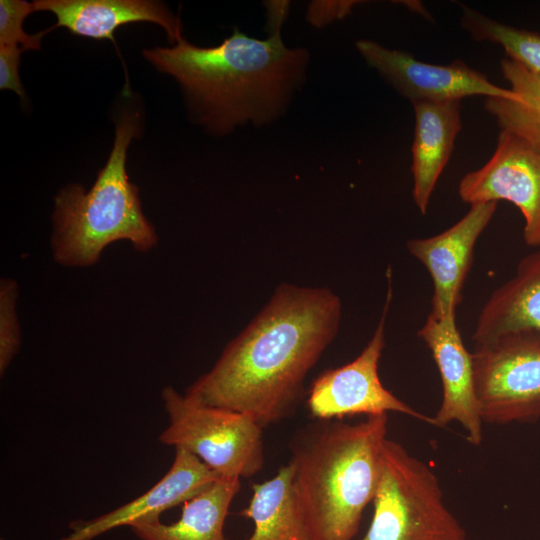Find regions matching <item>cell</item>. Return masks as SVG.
I'll return each instance as SVG.
<instances>
[{
    "label": "cell",
    "mask_w": 540,
    "mask_h": 540,
    "mask_svg": "<svg viewBox=\"0 0 540 540\" xmlns=\"http://www.w3.org/2000/svg\"><path fill=\"white\" fill-rule=\"evenodd\" d=\"M342 303L327 287L282 283L185 395L240 412L262 428L291 415L304 381L339 330Z\"/></svg>",
    "instance_id": "6da1fadb"
},
{
    "label": "cell",
    "mask_w": 540,
    "mask_h": 540,
    "mask_svg": "<svg viewBox=\"0 0 540 540\" xmlns=\"http://www.w3.org/2000/svg\"><path fill=\"white\" fill-rule=\"evenodd\" d=\"M269 28L266 39L234 28L213 47L195 46L182 37L172 47L145 50L144 56L177 80L197 122L223 135L249 123L275 121L305 81L308 51L288 48L281 25Z\"/></svg>",
    "instance_id": "7a4b0ae2"
},
{
    "label": "cell",
    "mask_w": 540,
    "mask_h": 540,
    "mask_svg": "<svg viewBox=\"0 0 540 540\" xmlns=\"http://www.w3.org/2000/svg\"><path fill=\"white\" fill-rule=\"evenodd\" d=\"M387 415L326 423L294 448L292 493L313 540H353L357 534L377 490Z\"/></svg>",
    "instance_id": "3957f363"
},
{
    "label": "cell",
    "mask_w": 540,
    "mask_h": 540,
    "mask_svg": "<svg viewBox=\"0 0 540 540\" xmlns=\"http://www.w3.org/2000/svg\"><path fill=\"white\" fill-rule=\"evenodd\" d=\"M138 119L137 114L119 119L109 158L88 191L70 184L55 195L51 250L59 265L93 266L117 241H128L141 253L158 245L156 229L146 218L139 190L126 171L127 150L139 132Z\"/></svg>",
    "instance_id": "277c9868"
},
{
    "label": "cell",
    "mask_w": 540,
    "mask_h": 540,
    "mask_svg": "<svg viewBox=\"0 0 540 540\" xmlns=\"http://www.w3.org/2000/svg\"><path fill=\"white\" fill-rule=\"evenodd\" d=\"M372 503V520L361 540H467L444 503L434 471L388 438Z\"/></svg>",
    "instance_id": "5b68a950"
},
{
    "label": "cell",
    "mask_w": 540,
    "mask_h": 540,
    "mask_svg": "<svg viewBox=\"0 0 540 540\" xmlns=\"http://www.w3.org/2000/svg\"><path fill=\"white\" fill-rule=\"evenodd\" d=\"M161 398L169 425L160 442L187 450L221 478H249L262 469L263 428L250 417L199 403L171 386Z\"/></svg>",
    "instance_id": "8992f818"
},
{
    "label": "cell",
    "mask_w": 540,
    "mask_h": 540,
    "mask_svg": "<svg viewBox=\"0 0 540 540\" xmlns=\"http://www.w3.org/2000/svg\"><path fill=\"white\" fill-rule=\"evenodd\" d=\"M472 356L483 423L540 419V335H505L475 345Z\"/></svg>",
    "instance_id": "52a82bcc"
},
{
    "label": "cell",
    "mask_w": 540,
    "mask_h": 540,
    "mask_svg": "<svg viewBox=\"0 0 540 540\" xmlns=\"http://www.w3.org/2000/svg\"><path fill=\"white\" fill-rule=\"evenodd\" d=\"M387 293L376 329L361 353L349 363L322 372L312 383L307 406L311 415L330 421L363 414L375 416L389 412L432 424L424 415L400 400L382 384L378 366L385 347L387 315L393 297L392 270H387Z\"/></svg>",
    "instance_id": "ba28073f"
},
{
    "label": "cell",
    "mask_w": 540,
    "mask_h": 540,
    "mask_svg": "<svg viewBox=\"0 0 540 540\" xmlns=\"http://www.w3.org/2000/svg\"><path fill=\"white\" fill-rule=\"evenodd\" d=\"M463 202L514 204L524 217L523 238L528 246L540 247V145L509 130L501 129L491 158L468 172L458 185Z\"/></svg>",
    "instance_id": "9c48e42d"
},
{
    "label": "cell",
    "mask_w": 540,
    "mask_h": 540,
    "mask_svg": "<svg viewBox=\"0 0 540 540\" xmlns=\"http://www.w3.org/2000/svg\"><path fill=\"white\" fill-rule=\"evenodd\" d=\"M355 46L365 62L411 103L461 101L475 95L516 97L510 89L495 85L485 74L460 59L438 65L420 61L407 51L389 49L372 40H358Z\"/></svg>",
    "instance_id": "30bf717a"
},
{
    "label": "cell",
    "mask_w": 540,
    "mask_h": 540,
    "mask_svg": "<svg viewBox=\"0 0 540 540\" xmlns=\"http://www.w3.org/2000/svg\"><path fill=\"white\" fill-rule=\"evenodd\" d=\"M498 202L470 205L468 212L441 233L407 241L409 253L428 271L433 285L431 316L456 314L476 243L495 214Z\"/></svg>",
    "instance_id": "8fae6325"
},
{
    "label": "cell",
    "mask_w": 540,
    "mask_h": 540,
    "mask_svg": "<svg viewBox=\"0 0 540 540\" xmlns=\"http://www.w3.org/2000/svg\"><path fill=\"white\" fill-rule=\"evenodd\" d=\"M417 335L429 348L442 383V402L432 417V425L444 427L457 422L471 444H480L483 420L475 389L473 356L462 340L456 314L442 318L429 315Z\"/></svg>",
    "instance_id": "7c38bea8"
},
{
    "label": "cell",
    "mask_w": 540,
    "mask_h": 540,
    "mask_svg": "<svg viewBox=\"0 0 540 540\" xmlns=\"http://www.w3.org/2000/svg\"><path fill=\"white\" fill-rule=\"evenodd\" d=\"M219 478L195 455L176 448L171 467L149 490L99 517L71 522V533L59 540H92L115 528L159 518L162 512L184 504Z\"/></svg>",
    "instance_id": "4fadbf2b"
},
{
    "label": "cell",
    "mask_w": 540,
    "mask_h": 540,
    "mask_svg": "<svg viewBox=\"0 0 540 540\" xmlns=\"http://www.w3.org/2000/svg\"><path fill=\"white\" fill-rule=\"evenodd\" d=\"M32 3L35 11H49L56 16L54 27H65L83 37L114 40V31L122 25L151 22L166 31L171 43L182 38L179 19L159 1L36 0Z\"/></svg>",
    "instance_id": "5bb4252c"
},
{
    "label": "cell",
    "mask_w": 540,
    "mask_h": 540,
    "mask_svg": "<svg viewBox=\"0 0 540 540\" xmlns=\"http://www.w3.org/2000/svg\"><path fill=\"white\" fill-rule=\"evenodd\" d=\"M412 105L415 118L411 149L412 197L420 213L425 214L462 128L461 103L452 100Z\"/></svg>",
    "instance_id": "9a60e30c"
},
{
    "label": "cell",
    "mask_w": 540,
    "mask_h": 540,
    "mask_svg": "<svg viewBox=\"0 0 540 540\" xmlns=\"http://www.w3.org/2000/svg\"><path fill=\"white\" fill-rule=\"evenodd\" d=\"M517 333L540 335V249L525 256L514 276L487 299L472 340L478 345Z\"/></svg>",
    "instance_id": "2e32d148"
},
{
    "label": "cell",
    "mask_w": 540,
    "mask_h": 540,
    "mask_svg": "<svg viewBox=\"0 0 540 540\" xmlns=\"http://www.w3.org/2000/svg\"><path fill=\"white\" fill-rule=\"evenodd\" d=\"M240 489V479L219 478L183 504L179 519L164 524L159 518L130 526L141 540H229L224 525Z\"/></svg>",
    "instance_id": "e0dca14e"
},
{
    "label": "cell",
    "mask_w": 540,
    "mask_h": 540,
    "mask_svg": "<svg viewBox=\"0 0 540 540\" xmlns=\"http://www.w3.org/2000/svg\"><path fill=\"white\" fill-rule=\"evenodd\" d=\"M289 464L271 479L252 486V497L241 515L251 519L254 528L246 540H313L295 502Z\"/></svg>",
    "instance_id": "ac0fdd59"
},
{
    "label": "cell",
    "mask_w": 540,
    "mask_h": 540,
    "mask_svg": "<svg viewBox=\"0 0 540 540\" xmlns=\"http://www.w3.org/2000/svg\"><path fill=\"white\" fill-rule=\"evenodd\" d=\"M514 99L489 97L485 110L501 129L509 130L540 145V73L505 57L500 62Z\"/></svg>",
    "instance_id": "d6986e66"
},
{
    "label": "cell",
    "mask_w": 540,
    "mask_h": 540,
    "mask_svg": "<svg viewBox=\"0 0 540 540\" xmlns=\"http://www.w3.org/2000/svg\"><path fill=\"white\" fill-rule=\"evenodd\" d=\"M458 5L461 26L474 40L500 45L509 59L540 73V34L498 22L466 4Z\"/></svg>",
    "instance_id": "ffe728a7"
},
{
    "label": "cell",
    "mask_w": 540,
    "mask_h": 540,
    "mask_svg": "<svg viewBox=\"0 0 540 540\" xmlns=\"http://www.w3.org/2000/svg\"><path fill=\"white\" fill-rule=\"evenodd\" d=\"M19 287L11 278L0 280V374L3 376L21 345L16 304Z\"/></svg>",
    "instance_id": "44dd1931"
},
{
    "label": "cell",
    "mask_w": 540,
    "mask_h": 540,
    "mask_svg": "<svg viewBox=\"0 0 540 540\" xmlns=\"http://www.w3.org/2000/svg\"><path fill=\"white\" fill-rule=\"evenodd\" d=\"M34 11L33 3L24 0H1L0 45H15L23 50H39L42 37L52 27L37 34L24 32L23 21Z\"/></svg>",
    "instance_id": "7402d4cb"
},
{
    "label": "cell",
    "mask_w": 540,
    "mask_h": 540,
    "mask_svg": "<svg viewBox=\"0 0 540 540\" xmlns=\"http://www.w3.org/2000/svg\"><path fill=\"white\" fill-rule=\"evenodd\" d=\"M24 50L15 45H0V89H8L15 92L25 101L20 76V56Z\"/></svg>",
    "instance_id": "603a6c76"
},
{
    "label": "cell",
    "mask_w": 540,
    "mask_h": 540,
    "mask_svg": "<svg viewBox=\"0 0 540 540\" xmlns=\"http://www.w3.org/2000/svg\"><path fill=\"white\" fill-rule=\"evenodd\" d=\"M358 1H313L308 6L307 21L321 28L349 15Z\"/></svg>",
    "instance_id": "cb8c5ba5"
},
{
    "label": "cell",
    "mask_w": 540,
    "mask_h": 540,
    "mask_svg": "<svg viewBox=\"0 0 540 540\" xmlns=\"http://www.w3.org/2000/svg\"><path fill=\"white\" fill-rule=\"evenodd\" d=\"M403 3H405V4H404L405 6H407V7L410 8V9H412V10L415 11L416 13H419V14L422 15L423 17L430 19V15L427 13V11L424 9V7L421 5L420 2L405 1V2H403Z\"/></svg>",
    "instance_id": "d4e9b609"
}]
</instances>
